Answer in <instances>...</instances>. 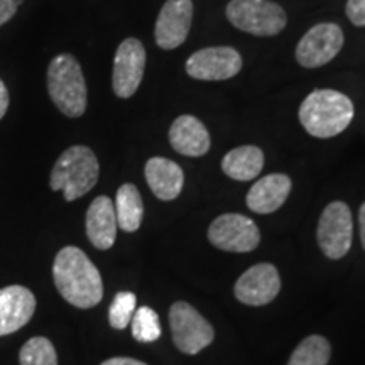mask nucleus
Returning a JSON list of instances; mask_svg holds the SVG:
<instances>
[{
    "instance_id": "obj_27",
    "label": "nucleus",
    "mask_w": 365,
    "mask_h": 365,
    "mask_svg": "<svg viewBox=\"0 0 365 365\" xmlns=\"http://www.w3.org/2000/svg\"><path fill=\"white\" fill-rule=\"evenodd\" d=\"M9 102H11V97H9V90H7L6 83L0 80V120H2L4 115L7 113Z\"/></svg>"
},
{
    "instance_id": "obj_22",
    "label": "nucleus",
    "mask_w": 365,
    "mask_h": 365,
    "mask_svg": "<svg viewBox=\"0 0 365 365\" xmlns=\"http://www.w3.org/2000/svg\"><path fill=\"white\" fill-rule=\"evenodd\" d=\"M21 365H58V355L51 340L46 336H33L22 345L19 352Z\"/></svg>"
},
{
    "instance_id": "obj_11",
    "label": "nucleus",
    "mask_w": 365,
    "mask_h": 365,
    "mask_svg": "<svg viewBox=\"0 0 365 365\" xmlns=\"http://www.w3.org/2000/svg\"><path fill=\"white\" fill-rule=\"evenodd\" d=\"M145 70V49L139 39L122 41L113 59L112 88L118 98H130L139 90Z\"/></svg>"
},
{
    "instance_id": "obj_17",
    "label": "nucleus",
    "mask_w": 365,
    "mask_h": 365,
    "mask_svg": "<svg viewBox=\"0 0 365 365\" xmlns=\"http://www.w3.org/2000/svg\"><path fill=\"white\" fill-rule=\"evenodd\" d=\"M170 143L182 156L200 158L210 150L212 139L202 120L193 115H180L170 129Z\"/></svg>"
},
{
    "instance_id": "obj_18",
    "label": "nucleus",
    "mask_w": 365,
    "mask_h": 365,
    "mask_svg": "<svg viewBox=\"0 0 365 365\" xmlns=\"http://www.w3.org/2000/svg\"><path fill=\"white\" fill-rule=\"evenodd\" d=\"M145 181L154 196L163 202H173L180 196L185 175L180 164L166 158H150L145 163Z\"/></svg>"
},
{
    "instance_id": "obj_8",
    "label": "nucleus",
    "mask_w": 365,
    "mask_h": 365,
    "mask_svg": "<svg viewBox=\"0 0 365 365\" xmlns=\"http://www.w3.org/2000/svg\"><path fill=\"white\" fill-rule=\"evenodd\" d=\"M208 240L220 250L245 254L252 252L261 244V232L252 218L240 213H225L212 222Z\"/></svg>"
},
{
    "instance_id": "obj_4",
    "label": "nucleus",
    "mask_w": 365,
    "mask_h": 365,
    "mask_svg": "<svg viewBox=\"0 0 365 365\" xmlns=\"http://www.w3.org/2000/svg\"><path fill=\"white\" fill-rule=\"evenodd\" d=\"M48 91L63 115L78 118L88 103L86 81L78 59L71 54H58L48 68Z\"/></svg>"
},
{
    "instance_id": "obj_20",
    "label": "nucleus",
    "mask_w": 365,
    "mask_h": 365,
    "mask_svg": "<svg viewBox=\"0 0 365 365\" xmlns=\"http://www.w3.org/2000/svg\"><path fill=\"white\" fill-rule=\"evenodd\" d=\"M113 207H115L118 228L129 232V234L139 230L144 218V203L135 185H132V182L122 185L117 191Z\"/></svg>"
},
{
    "instance_id": "obj_6",
    "label": "nucleus",
    "mask_w": 365,
    "mask_h": 365,
    "mask_svg": "<svg viewBox=\"0 0 365 365\" xmlns=\"http://www.w3.org/2000/svg\"><path fill=\"white\" fill-rule=\"evenodd\" d=\"M170 325L173 341L182 354H200L215 339L213 327L185 301H176L171 307Z\"/></svg>"
},
{
    "instance_id": "obj_24",
    "label": "nucleus",
    "mask_w": 365,
    "mask_h": 365,
    "mask_svg": "<svg viewBox=\"0 0 365 365\" xmlns=\"http://www.w3.org/2000/svg\"><path fill=\"white\" fill-rule=\"evenodd\" d=\"M137 307V298L130 291H122L117 293L113 298L110 309H108V322H110L112 328L115 330H124L130 325L132 317L135 313Z\"/></svg>"
},
{
    "instance_id": "obj_13",
    "label": "nucleus",
    "mask_w": 365,
    "mask_h": 365,
    "mask_svg": "<svg viewBox=\"0 0 365 365\" xmlns=\"http://www.w3.org/2000/svg\"><path fill=\"white\" fill-rule=\"evenodd\" d=\"M193 22L191 0H168L159 12L154 38L161 49H176L188 38Z\"/></svg>"
},
{
    "instance_id": "obj_1",
    "label": "nucleus",
    "mask_w": 365,
    "mask_h": 365,
    "mask_svg": "<svg viewBox=\"0 0 365 365\" xmlns=\"http://www.w3.org/2000/svg\"><path fill=\"white\" fill-rule=\"evenodd\" d=\"M53 279L58 293L66 303L80 309H90L103 298L100 271L83 250L68 245L54 257Z\"/></svg>"
},
{
    "instance_id": "obj_10",
    "label": "nucleus",
    "mask_w": 365,
    "mask_h": 365,
    "mask_svg": "<svg viewBox=\"0 0 365 365\" xmlns=\"http://www.w3.org/2000/svg\"><path fill=\"white\" fill-rule=\"evenodd\" d=\"M242 70V56L228 46L200 49L186 61V73L195 80L223 81L234 78Z\"/></svg>"
},
{
    "instance_id": "obj_16",
    "label": "nucleus",
    "mask_w": 365,
    "mask_h": 365,
    "mask_svg": "<svg viewBox=\"0 0 365 365\" xmlns=\"http://www.w3.org/2000/svg\"><path fill=\"white\" fill-rule=\"evenodd\" d=\"M291 188H293V182L289 176L274 173V175H267L254 182L252 188L249 190L247 198H245V203L254 213L269 215L284 205Z\"/></svg>"
},
{
    "instance_id": "obj_28",
    "label": "nucleus",
    "mask_w": 365,
    "mask_h": 365,
    "mask_svg": "<svg viewBox=\"0 0 365 365\" xmlns=\"http://www.w3.org/2000/svg\"><path fill=\"white\" fill-rule=\"evenodd\" d=\"M102 365H148V364L140 362V360L130 359V357H112V359L102 362Z\"/></svg>"
},
{
    "instance_id": "obj_25",
    "label": "nucleus",
    "mask_w": 365,
    "mask_h": 365,
    "mask_svg": "<svg viewBox=\"0 0 365 365\" xmlns=\"http://www.w3.org/2000/svg\"><path fill=\"white\" fill-rule=\"evenodd\" d=\"M345 12L354 26L365 27V0H349Z\"/></svg>"
},
{
    "instance_id": "obj_19",
    "label": "nucleus",
    "mask_w": 365,
    "mask_h": 365,
    "mask_svg": "<svg viewBox=\"0 0 365 365\" xmlns=\"http://www.w3.org/2000/svg\"><path fill=\"white\" fill-rule=\"evenodd\" d=\"M264 153L257 145H240L232 149L222 159V170L235 181H250L261 175Z\"/></svg>"
},
{
    "instance_id": "obj_15",
    "label": "nucleus",
    "mask_w": 365,
    "mask_h": 365,
    "mask_svg": "<svg viewBox=\"0 0 365 365\" xmlns=\"http://www.w3.org/2000/svg\"><path fill=\"white\" fill-rule=\"evenodd\" d=\"M86 237L95 249L108 250L117 239V215L108 196H97L86 212Z\"/></svg>"
},
{
    "instance_id": "obj_29",
    "label": "nucleus",
    "mask_w": 365,
    "mask_h": 365,
    "mask_svg": "<svg viewBox=\"0 0 365 365\" xmlns=\"http://www.w3.org/2000/svg\"><path fill=\"white\" fill-rule=\"evenodd\" d=\"M359 225H360V240H362V245L365 249V203L362 205V207H360Z\"/></svg>"
},
{
    "instance_id": "obj_21",
    "label": "nucleus",
    "mask_w": 365,
    "mask_h": 365,
    "mask_svg": "<svg viewBox=\"0 0 365 365\" xmlns=\"http://www.w3.org/2000/svg\"><path fill=\"white\" fill-rule=\"evenodd\" d=\"M331 346L322 335H309L296 346L287 365H328Z\"/></svg>"
},
{
    "instance_id": "obj_14",
    "label": "nucleus",
    "mask_w": 365,
    "mask_h": 365,
    "mask_svg": "<svg viewBox=\"0 0 365 365\" xmlns=\"http://www.w3.org/2000/svg\"><path fill=\"white\" fill-rule=\"evenodd\" d=\"M36 296L26 286L12 284L0 289V336L11 335L31 322Z\"/></svg>"
},
{
    "instance_id": "obj_9",
    "label": "nucleus",
    "mask_w": 365,
    "mask_h": 365,
    "mask_svg": "<svg viewBox=\"0 0 365 365\" xmlns=\"http://www.w3.org/2000/svg\"><path fill=\"white\" fill-rule=\"evenodd\" d=\"M344 31L333 22L313 26L296 46V61L304 68H319L330 63L344 48Z\"/></svg>"
},
{
    "instance_id": "obj_2",
    "label": "nucleus",
    "mask_w": 365,
    "mask_h": 365,
    "mask_svg": "<svg viewBox=\"0 0 365 365\" xmlns=\"http://www.w3.org/2000/svg\"><path fill=\"white\" fill-rule=\"evenodd\" d=\"M298 117L309 135L330 139L341 134L354 120V103L336 90H314L303 100Z\"/></svg>"
},
{
    "instance_id": "obj_3",
    "label": "nucleus",
    "mask_w": 365,
    "mask_h": 365,
    "mask_svg": "<svg viewBox=\"0 0 365 365\" xmlns=\"http://www.w3.org/2000/svg\"><path fill=\"white\" fill-rule=\"evenodd\" d=\"M100 176V164L95 153L86 145H71L54 163L49 186L63 191L66 202L85 196L95 188Z\"/></svg>"
},
{
    "instance_id": "obj_26",
    "label": "nucleus",
    "mask_w": 365,
    "mask_h": 365,
    "mask_svg": "<svg viewBox=\"0 0 365 365\" xmlns=\"http://www.w3.org/2000/svg\"><path fill=\"white\" fill-rule=\"evenodd\" d=\"M22 2L24 0H0V26H4L16 16Z\"/></svg>"
},
{
    "instance_id": "obj_7",
    "label": "nucleus",
    "mask_w": 365,
    "mask_h": 365,
    "mask_svg": "<svg viewBox=\"0 0 365 365\" xmlns=\"http://www.w3.org/2000/svg\"><path fill=\"white\" fill-rule=\"evenodd\" d=\"M318 245L328 259L345 257L352 247L354 220L349 205L331 202L323 210L318 222Z\"/></svg>"
},
{
    "instance_id": "obj_23",
    "label": "nucleus",
    "mask_w": 365,
    "mask_h": 365,
    "mask_svg": "<svg viewBox=\"0 0 365 365\" xmlns=\"http://www.w3.org/2000/svg\"><path fill=\"white\" fill-rule=\"evenodd\" d=\"M132 336L140 344H150L161 336V322L158 313L149 307H140L135 309L130 322Z\"/></svg>"
},
{
    "instance_id": "obj_12",
    "label": "nucleus",
    "mask_w": 365,
    "mask_h": 365,
    "mask_svg": "<svg viewBox=\"0 0 365 365\" xmlns=\"http://www.w3.org/2000/svg\"><path fill=\"white\" fill-rule=\"evenodd\" d=\"M281 291V277L272 264L261 262L247 269L237 279L234 293L240 303L249 307H264L274 301Z\"/></svg>"
},
{
    "instance_id": "obj_5",
    "label": "nucleus",
    "mask_w": 365,
    "mask_h": 365,
    "mask_svg": "<svg viewBox=\"0 0 365 365\" xmlns=\"http://www.w3.org/2000/svg\"><path fill=\"white\" fill-rule=\"evenodd\" d=\"M227 19L242 33L259 38L277 36L287 24L284 9L269 0H230Z\"/></svg>"
}]
</instances>
